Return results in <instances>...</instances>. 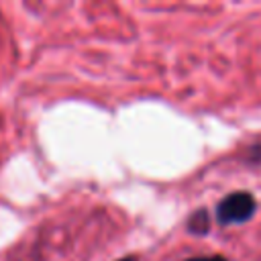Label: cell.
<instances>
[{
	"mask_svg": "<svg viewBox=\"0 0 261 261\" xmlns=\"http://www.w3.org/2000/svg\"><path fill=\"white\" fill-rule=\"evenodd\" d=\"M257 212V198L247 190H237L226 194L216 204V222L220 226L245 224Z\"/></svg>",
	"mask_w": 261,
	"mask_h": 261,
	"instance_id": "cell-1",
	"label": "cell"
},
{
	"mask_svg": "<svg viewBox=\"0 0 261 261\" xmlns=\"http://www.w3.org/2000/svg\"><path fill=\"white\" fill-rule=\"evenodd\" d=\"M186 228H188L190 234H196V237L208 234V230H210V214H208V210L206 208H198L196 212H192V216L186 222Z\"/></svg>",
	"mask_w": 261,
	"mask_h": 261,
	"instance_id": "cell-2",
	"label": "cell"
},
{
	"mask_svg": "<svg viewBox=\"0 0 261 261\" xmlns=\"http://www.w3.org/2000/svg\"><path fill=\"white\" fill-rule=\"evenodd\" d=\"M186 261H228L224 255H204V257H192Z\"/></svg>",
	"mask_w": 261,
	"mask_h": 261,
	"instance_id": "cell-3",
	"label": "cell"
},
{
	"mask_svg": "<svg viewBox=\"0 0 261 261\" xmlns=\"http://www.w3.org/2000/svg\"><path fill=\"white\" fill-rule=\"evenodd\" d=\"M116 261H137V257H135V255H126V257H120V259H116Z\"/></svg>",
	"mask_w": 261,
	"mask_h": 261,
	"instance_id": "cell-4",
	"label": "cell"
}]
</instances>
